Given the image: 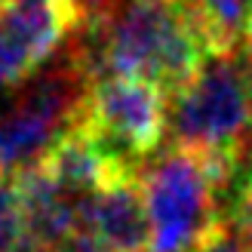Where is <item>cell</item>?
I'll return each instance as SVG.
<instances>
[{"mask_svg": "<svg viewBox=\"0 0 252 252\" xmlns=\"http://www.w3.org/2000/svg\"><path fill=\"white\" fill-rule=\"evenodd\" d=\"M3 3H6V0H0V9H3Z\"/></svg>", "mask_w": 252, "mask_h": 252, "instance_id": "obj_13", "label": "cell"}, {"mask_svg": "<svg viewBox=\"0 0 252 252\" xmlns=\"http://www.w3.org/2000/svg\"><path fill=\"white\" fill-rule=\"evenodd\" d=\"M56 179V185L65 191L71 200H80L86 194H95L98 188L111 185L120 175L135 172L129 163L111 157L108 151L98 145V138L74 123L71 129L53 145V151L40 160Z\"/></svg>", "mask_w": 252, "mask_h": 252, "instance_id": "obj_6", "label": "cell"}, {"mask_svg": "<svg viewBox=\"0 0 252 252\" xmlns=\"http://www.w3.org/2000/svg\"><path fill=\"white\" fill-rule=\"evenodd\" d=\"M234 169H237V185L240 188H249L252 191V135L243 142V148L237 151V157H234Z\"/></svg>", "mask_w": 252, "mask_h": 252, "instance_id": "obj_8", "label": "cell"}, {"mask_svg": "<svg viewBox=\"0 0 252 252\" xmlns=\"http://www.w3.org/2000/svg\"><path fill=\"white\" fill-rule=\"evenodd\" d=\"M166 120L169 95L138 77H95L77 114L83 129H90L111 157L129 166L160 145Z\"/></svg>", "mask_w": 252, "mask_h": 252, "instance_id": "obj_4", "label": "cell"}, {"mask_svg": "<svg viewBox=\"0 0 252 252\" xmlns=\"http://www.w3.org/2000/svg\"><path fill=\"white\" fill-rule=\"evenodd\" d=\"M0 90H12V86H9V80H6V71H3V65H0Z\"/></svg>", "mask_w": 252, "mask_h": 252, "instance_id": "obj_12", "label": "cell"}, {"mask_svg": "<svg viewBox=\"0 0 252 252\" xmlns=\"http://www.w3.org/2000/svg\"><path fill=\"white\" fill-rule=\"evenodd\" d=\"M166 129L175 148L234 160L252 135V93L240 56H209L203 68L169 95Z\"/></svg>", "mask_w": 252, "mask_h": 252, "instance_id": "obj_3", "label": "cell"}, {"mask_svg": "<svg viewBox=\"0 0 252 252\" xmlns=\"http://www.w3.org/2000/svg\"><path fill=\"white\" fill-rule=\"evenodd\" d=\"M135 3H154V6H175L182 0H135Z\"/></svg>", "mask_w": 252, "mask_h": 252, "instance_id": "obj_11", "label": "cell"}, {"mask_svg": "<svg viewBox=\"0 0 252 252\" xmlns=\"http://www.w3.org/2000/svg\"><path fill=\"white\" fill-rule=\"evenodd\" d=\"M74 209L77 231L98 237L111 252H148V216L135 172L74 200Z\"/></svg>", "mask_w": 252, "mask_h": 252, "instance_id": "obj_5", "label": "cell"}, {"mask_svg": "<svg viewBox=\"0 0 252 252\" xmlns=\"http://www.w3.org/2000/svg\"><path fill=\"white\" fill-rule=\"evenodd\" d=\"M197 252H249V249H246L243 243H237V240H234V237H231L228 231H221V228H219V231L212 234V237H209V240H206L203 246L197 249Z\"/></svg>", "mask_w": 252, "mask_h": 252, "instance_id": "obj_10", "label": "cell"}, {"mask_svg": "<svg viewBox=\"0 0 252 252\" xmlns=\"http://www.w3.org/2000/svg\"><path fill=\"white\" fill-rule=\"evenodd\" d=\"M138 175L148 216V252H197L219 231V200L237 179L234 160L169 148Z\"/></svg>", "mask_w": 252, "mask_h": 252, "instance_id": "obj_2", "label": "cell"}, {"mask_svg": "<svg viewBox=\"0 0 252 252\" xmlns=\"http://www.w3.org/2000/svg\"><path fill=\"white\" fill-rule=\"evenodd\" d=\"M25 240V209L12 179L0 175V252H16Z\"/></svg>", "mask_w": 252, "mask_h": 252, "instance_id": "obj_7", "label": "cell"}, {"mask_svg": "<svg viewBox=\"0 0 252 252\" xmlns=\"http://www.w3.org/2000/svg\"><path fill=\"white\" fill-rule=\"evenodd\" d=\"M249 9H252V0H249Z\"/></svg>", "mask_w": 252, "mask_h": 252, "instance_id": "obj_14", "label": "cell"}, {"mask_svg": "<svg viewBox=\"0 0 252 252\" xmlns=\"http://www.w3.org/2000/svg\"><path fill=\"white\" fill-rule=\"evenodd\" d=\"M71 43L90 80L138 77L160 86L166 95L185 86L212 56L179 3H120L111 16L80 31Z\"/></svg>", "mask_w": 252, "mask_h": 252, "instance_id": "obj_1", "label": "cell"}, {"mask_svg": "<svg viewBox=\"0 0 252 252\" xmlns=\"http://www.w3.org/2000/svg\"><path fill=\"white\" fill-rule=\"evenodd\" d=\"M59 252H111V249H108L102 240H98V237L86 234V231H77V234H74Z\"/></svg>", "mask_w": 252, "mask_h": 252, "instance_id": "obj_9", "label": "cell"}]
</instances>
